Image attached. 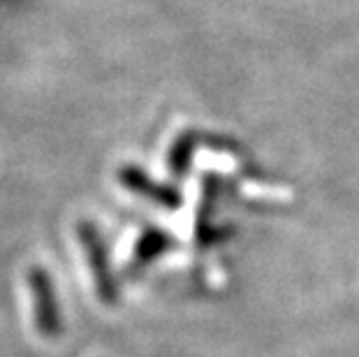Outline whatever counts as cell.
<instances>
[{"label": "cell", "mask_w": 359, "mask_h": 357, "mask_svg": "<svg viewBox=\"0 0 359 357\" xmlns=\"http://www.w3.org/2000/svg\"><path fill=\"white\" fill-rule=\"evenodd\" d=\"M26 285L33 297V323L35 330L44 339H53L60 334V314L56 292H53L51 276L42 267H30L26 271Z\"/></svg>", "instance_id": "6da1fadb"}, {"label": "cell", "mask_w": 359, "mask_h": 357, "mask_svg": "<svg viewBox=\"0 0 359 357\" xmlns=\"http://www.w3.org/2000/svg\"><path fill=\"white\" fill-rule=\"evenodd\" d=\"M77 237L83 248V255H86L97 297H100V302H104V304H114L118 292H116V283H114V278H111L109 262H107V250H104L100 234H97V230L88 223V220H79Z\"/></svg>", "instance_id": "7a4b0ae2"}, {"label": "cell", "mask_w": 359, "mask_h": 357, "mask_svg": "<svg viewBox=\"0 0 359 357\" xmlns=\"http://www.w3.org/2000/svg\"><path fill=\"white\" fill-rule=\"evenodd\" d=\"M118 181H121V186L128 188L130 193L140 195V197H144V200H149L151 204H158V207L177 209L181 204V197L177 195L174 188L156 184L147 172H142L140 167H135L130 163L118 170Z\"/></svg>", "instance_id": "3957f363"}, {"label": "cell", "mask_w": 359, "mask_h": 357, "mask_svg": "<svg viewBox=\"0 0 359 357\" xmlns=\"http://www.w3.org/2000/svg\"><path fill=\"white\" fill-rule=\"evenodd\" d=\"M170 246V237L158 230H149L144 237L140 239V244L135 248V257L142 262L151 260V257H156L158 253H163V250Z\"/></svg>", "instance_id": "277c9868"}, {"label": "cell", "mask_w": 359, "mask_h": 357, "mask_svg": "<svg viewBox=\"0 0 359 357\" xmlns=\"http://www.w3.org/2000/svg\"><path fill=\"white\" fill-rule=\"evenodd\" d=\"M190 154H193V135L186 133L181 135V137L174 142V147L170 151V172L174 177H179V174L186 172V167L190 163Z\"/></svg>", "instance_id": "5b68a950"}]
</instances>
